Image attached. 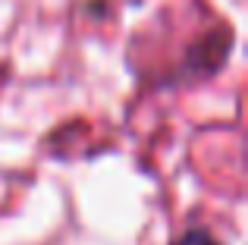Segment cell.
I'll return each instance as SVG.
<instances>
[{
  "mask_svg": "<svg viewBox=\"0 0 248 245\" xmlns=\"http://www.w3.org/2000/svg\"><path fill=\"white\" fill-rule=\"evenodd\" d=\"M176 245H217V242H214L207 233H201V230H192V233H186Z\"/></svg>",
  "mask_w": 248,
  "mask_h": 245,
  "instance_id": "obj_1",
  "label": "cell"
}]
</instances>
